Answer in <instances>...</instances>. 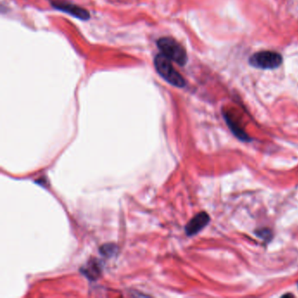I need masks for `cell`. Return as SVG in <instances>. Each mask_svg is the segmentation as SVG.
Wrapping results in <instances>:
<instances>
[{
	"instance_id": "cell-1",
	"label": "cell",
	"mask_w": 298,
	"mask_h": 298,
	"mask_svg": "<svg viewBox=\"0 0 298 298\" xmlns=\"http://www.w3.org/2000/svg\"><path fill=\"white\" fill-rule=\"evenodd\" d=\"M156 70L164 80L168 81L170 84L178 88H183L185 86V80L183 76L172 66L171 60L165 57L163 54L158 55L154 60Z\"/></svg>"
},
{
	"instance_id": "cell-2",
	"label": "cell",
	"mask_w": 298,
	"mask_h": 298,
	"mask_svg": "<svg viewBox=\"0 0 298 298\" xmlns=\"http://www.w3.org/2000/svg\"><path fill=\"white\" fill-rule=\"evenodd\" d=\"M158 46L165 57L179 66H185L187 62V54L185 48L174 39L170 37L159 39Z\"/></svg>"
},
{
	"instance_id": "cell-3",
	"label": "cell",
	"mask_w": 298,
	"mask_h": 298,
	"mask_svg": "<svg viewBox=\"0 0 298 298\" xmlns=\"http://www.w3.org/2000/svg\"><path fill=\"white\" fill-rule=\"evenodd\" d=\"M282 63L280 54L273 51H260L250 57L249 64L260 69H276Z\"/></svg>"
},
{
	"instance_id": "cell-4",
	"label": "cell",
	"mask_w": 298,
	"mask_h": 298,
	"mask_svg": "<svg viewBox=\"0 0 298 298\" xmlns=\"http://www.w3.org/2000/svg\"><path fill=\"white\" fill-rule=\"evenodd\" d=\"M52 4L55 9H58L60 11L64 12V13H68L72 16H75V17L78 18V19L82 20H87L90 18L89 13L87 10L79 7L76 4L66 2V1H58L57 0V1L52 2Z\"/></svg>"
},
{
	"instance_id": "cell-5",
	"label": "cell",
	"mask_w": 298,
	"mask_h": 298,
	"mask_svg": "<svg viewBox=\"0 0 298 298\" xmlns=\"http://www.w3.org/2000/svg\"><path fill=\"white\" fill-rule=\"evenodd\" d=\"M209 221H210V217L205 212L196 214L185 226L186 235L188 236L197 235L199 232L201 231L204 227H206L208 225Z\"/></svg>"
},
{
	"instance_id": "cell-6",
	"label": "cell",
	"mask_w": 298,
	"mask_h": 298,
	"mask_svg": "<svg viewBox=\"0 0 298 298\" xmlns=\"http://www.w3.org/2000/svg\"><path fill=\"white\" fill-rule=\"evenodd\" d=\"M224 118L226 119L228 126L230 127L232 131L234 132V134H235L238 139L242 140V141H246V142H248V141L251 140V139L249 138V136H248L240 127L238 126L237 122H235V120H234L233 118H231V117H230L228 114H224Z\"/></svg>"
},
{
	"instance_id": "cell-7",
	"label": "cell",
	"mask_w": 298,
	"mask_h": 298,
	"mask_svg": "<svg viewBox=\"0 0 298 298\" xmlns=\"http://www.w3.org/2000/svg\"><path fill=\"white\" fill-rule=\"evenodd\" d=\"M100 271L99 267L97 266L96 263H89L88 266V268H86V270L84 272L89 278H93V277H96L98 276V273Z\"/></svg>"
},
{
	"instance_id": "cell-8",
	"label": "cell",
	"mask_w": 298,
	"mask_h": 298,
	"mask_svg": "<svg viewBox=\"0 0 298 298\" xmlns=\"http://www.w3.org/2000/svg\"></svg>"
}]
</instances>
